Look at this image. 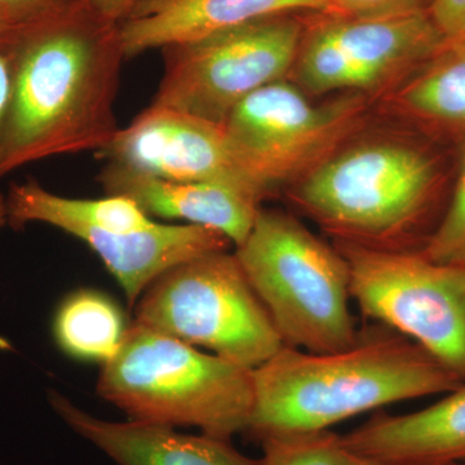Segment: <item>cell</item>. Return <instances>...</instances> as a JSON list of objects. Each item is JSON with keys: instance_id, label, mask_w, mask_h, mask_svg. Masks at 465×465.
Wrapping results in <instances>:
<instances>
[{"instance_id": "obj_1", "label": "cell", "mask_w": 465, "mask_h": 465, "mask_svg": "<svg viewBox=\"0 0 465 465\" xmlns=\"http://www.w3.org/2000/svg\"><path fill=\"white\" fill-rule=\"evenodd\" d=\"M11 97L0 134V177L57 155L100 153L118 134L125 60L118 24L87 5L0 38Z\"/></svg>"}, {"instance_id": "obj_2", "label": "cell", "mask_w": 465, "mask_h": 465, "mask_svg": "<svg viewBox=\"0 0 465 465\" xmlns=\"http://www.w3.org/2000/svg\"><path fill=\"white\" fill-rule=\"evenodd\" d=\"M255 403L244 434L331 430L333 425L403 401L446 394L463 384L406 336L379 326L351 347L311 353L283 347L253 370Z\"/></svg>"}, {"instance_id": "obj_3", "label": "cell", "mask_w": 465, "mask_h": 465, "mask_svg": "<svg viewBox=\"0 0 465 465\" xmlns=\"http://www.w3.org/2000/svg\"><path fill=\"white\" fill-rule=\"evenodd\" d=\"M252 371L134 322L103 363L96 390L130 420L232 440L252 414Z\"/></svg>"}, {"instance_id": "obj_4", "label": "cell", "mask_w": 465, "mask_h": 465, "mask_svg": "<svg viewBox=\"0 0 465 465\" xmlns=\"http://www.w3.org/2000/svg\"><path fill=\"white\" fill-rule=\"evenodd\" d=\"M434 161L399 142L339 149L299 180L291 200L338 243L407 251L436 197Z\"/></svg>"}, {"instance_id": "obj_5", "label": "cell", "mask_w": 465, "mask_h": 465, "mask_svg": "<svg viewBox=\"0 0 465 465\" xmlns=\"http://www.w3.org/2000/svg\"><path fill=\"white\" fill-rule=\"evenodd\" d=\"M234 255L284 347L330 353L357 341L347 259L298 217L260 208Z\"/></svg>"}, {"instance_id": "obj_6", "label": "cell", "mask_w": 465, "mask_h": 465, "mask_svg": "<svg viewBox=\"0 0 465 465\" xmlns=\"http://www.w3.org/2000/svg\"><path fill=\"white\" fill-rule=\"evenodd\" d=\"M134 311V322L244 369H258L284 347L229 250L170 269L150 284Z\"/></svg>"}, {"instance_id": "obj_7", "label": "cell", "mask_w": 465, "mask_h": 465, "mask_svg": "<svg viewBox=\"0 0 465 465\" xmlns=\"http://www.w3.org/2000/svg\"><path fill=\"white\" fill-rule=\"evenodd\" d=\"M304 30L293 14L275 15L162 48L163 76L152 106L224 124L253 92L286 79Z\"/></svg>"}, {"instance_id": "obj_8", "label": "cell", "mask_w": 465, "mask_h": 465, "mask_svg": "<svg viewBox=\"0 0 465 465\" xmlns=\"http://www.w3.org/2000/svg\"><path fill=\"white\" fill-rule=\"evenodd\" d=\"M336 247L363 316L406 336L465 382V266L433 262L420 250Z\"/></svg>"}, {"instance_id": "obj_9", "label": "cell", "mask_w": 465, "mask_h": 465, "mask_svg": "<svg viewBox=\"0 0 465 465\" xmlns=\"http://www.w3.org/2000/svg\"><path fill=\"white\" fill-rule=\"evenodd\" d=\"M362 94L314 105L286 79L260 88L235 106L224 127L251 176L271 194L338 152L362 124Z\"/></svg>"}, {"instance_id": "obj_10", "label": "cell", "mask_w": 465, "mask_h": 465, "mask_svg": "<svg viewBox=\"0 0 465 465\" xmlns=\"http://www.w3.org/2000/svg\"><path fill=\"white\" fill-rule=\"evenodd\" d=\"M305 26L293 72L313 94L382 87L448 50L428 12L378 18L320 14Z\"/></svg>"}, {"instance_id": "obj_11", "label": "cell", "mask_w": 465, "mask_h": 465, "mask_svg": "<svg viewBox=\"0 0 465 465\" xmlns=\"http://www.w3.org/2000/svg\"><path fill=\"white\" fill-rule=\"evenodd\" d=\"M97 154L159 179L232 183L262 200L269 195L242 163L224 124L176 110L150 105Z\"/></svg>"}, {"instance_id": "obj_12", "label": "cell", "mask_w": 465, "mask_h": 465, "mask_svg": "<svg viewBox=\"0 0 465 465\" xmlns=\"http://www.w3.org/2000/svg\"><path fill=\"white\" fill-rule=\"evenodd\" d=\"M100 182L106 194L130 198L150 217L215 229L234 247L246 240L262 208V197L232 183L173 182L113 163Z\"/></svg>"}, {"instance_id": "obj_13", "label": "cell", "mask_w": 465, "mask_h": 465, "mask_svg": "<svg viewBox=\"0 0 465 465\" xmlns=\"http://www.w3.org/2000/svg\"><path fill=\"white\" fill-rule=\"evenodd\" d=\"M50 402L70 430L116 465H262L238 451L232 440L180 433L166 425L104 420L56 391H51Z\"/></svg>"}, {"instance_id": "obj_14", "label": "cell", "mask_w": 465, "mask_h": 465, "mask_svg": "<svg viewBox=\"0 0 465 465\" xmlns=\"http://www.w3.org/2000/svg\"><path fill=\"white\" fill-rule=\"evenodd\" d=\"M302 11L327 14L329 0H142L119 29L125 58H131Z\"/></svg>"}, {"instance_id": "obj_15", "label": "cell", "mask_w": 465, "mask_h": 465, "mask_svg": "<svg viewBox=\"0 0 465 465\" xmlns=\"http://www.w3.org/2000/svg\"><path fill=\"white\" fill-rule=\"evenodd\" d=\"M345 449L399 465L465 460V382L433 405L402 415H375L341 434Z\"/></svg>"}, {"instance_id": "obj_16", "label": "cell", "mask_w": 465, "mask_h": 465, "mask_svg": "<svg viewBox=\"0 0 465 465\" xmlns=\"http://www.w3.org/2000/svg\"><path fill=\"white\" fill-rule=\"evenodd\" d=\"M74 237L96 253L124 290L134 308L150 284L174 266L189 260L228 251L232 246L223 232L192 224L167 225L133 232L79 231Z\"/></svg>"}, {"instance_id": "obj_17", "label": "cell", "mask_w": 465, "mask_h": 465, "mask_svg": "<svg viewBox=\"0 0 465 465\" xmlns=\"http://www.w3.org/2000/svg\"><path fill=\"white\" fill-rule=\"evenodd\" d=\"M7 224L20 231L30 223H43L75 234L79 231L133 232L145 231L154 220L130 198L108 195L101 200L61 197L41 183L27 180L12 183L5 195Z\"/></svg>"}, {"instance_id": "obj_18", "label": "cell", "mask_w": 465, "mask_h": 465, "mask_svg": "<svg viewBox=\"0 0 465 465\" xmlns=\"http://www.w3.org/2000/svg\"><path fill=\"white\" fill-rule=\"evenodd\" d=\"M127 329L114 300L96 290H79L67 296L54 321V335L61 351L101 365L118 353Z\"/></svg>"}, {"instance_id": "obj_19", "label": "cell", "mask_w": 465, "mask_h": 465, "mask_svg": "<svg viewBox=\"0 0 465 465\" xmlns=\"http://www.w3.org/2000/svg\"><path fill=\"white\" fill-rule=\"evenodd\" d=\"M396 106L410 118L446 131H465V52L446 50L403 85Z\"/></svg>"}, {"instance_id": "obj_20", "label": "cell", "mask_w": 465, "mask_h": 465, "mask_svg": "<svg viewBox=\"0 0 465 465\" xmlns=\"http://www.w3.org/2000/svg\"><path fill=\"white\" fill-rule=\"evenodd\" d=\"M262 465H341V434L327 430L273 434L259 440Z\"/></svg>"}, {"instance_id": "obj_21", "label": "cell", "mask_w": 465, "mask_h": 465, "mask_svg": "<svg viewBox=\"0 0 465 465\" xmlns=\"http://www.w3.org/2000/svg\"><path fill=\"white\" fill-rule=\"evenodd\" d=\"M420 251L433 262L465 266V150L449 206Z\"/></svg>"}, {"instance_id": "obj_22", "label": "cell", "mask_w": 465, "mask_h": 465, "mask_svg": "<svg viewBox=\"0 0 465 465\" xmlns=\"http://www.w3.org/2000/svg\"><path fill=\"white\" fill-rule=\"evenodd\" d=\"M84 5L85 0H0V38Z\"/></svg>"}, {"instance_id": "obj_23", "label": "cell", "mask_w": 465, "mask_h": 465, "mask_svg": "<svg viewBox=\"0 0 465 465\" xmlns=\"http://www.w3.org/2000/svg\"><path fill=\"white\" fill-rule=\"evenodd\" d=\"M433 0H329L326 15L353 18L402 16L428 12Z\"/></svg>"}, {"instance_id": "obj_24", "label": "cell", "mask_w": 465, "mask_h": 465, "mask_svg": "<svg viewBox=\"0 0 465 465\" xmlns=\"http://www.w3.org/2000/svg\"><path fill=\"white\" fill-rule=\"evenodd\" d=\"M430 20L448 42L449 48L465 39V0H433Z\"/></svg>"}, {"instance_id": "obj_25", "label": "cell", "mask_w": 465, "mask_h": 465, "mask_svg": "<svg viewBox=\"0 0 465 465\" xmlns=\"http://www.w3.org/2000/svg\"><path fill=\"white\" fill-rule=\"evenodd\" d=\"M140 2L142 0H85V5L100 17L121 25Z\"/></svg>"}, {"instance_id": "obj_26", "label": "cell", "mask_w": 465, "mask_h": 465, "mask_svg": "<svg viewBox=\"0 0 465 465\" xmlns=\"http://www.w3.org/2000/svg\"><path fill=\"white\" fill-rule=\"evenodd\" d=\"M11 97V66L5 48L0 45V134Z\"/></svg>"}, {"instance_id": "obj_27", "label": "cell", "mask_w": 465, "mask_h": 465, "mask_svg": "<svg viewBox=\"0 0 465 465\" xmlns=\"http://www.w3.org/2000/svg\"><path fill=\"white\" fill-rule=\"evenodd\" d=\"M341 465H399L390 463V461L381 460V459H375L371 457H366V455L357 454V452L351 451L342 446V454Z\"/></svg>"}, {"instance_id": "obj_28", "label": "cell", "mask_w": 465, "mask_h": 465, "mask_svg": "<svg viewBox=\"0 0 465 465\" xmlns=\"http://www.w3.org/2000/svg\"><path fill=\"white\" fill-rule=\"evenodd\" d=\"M7 224V204H5V195L0 192V228ZM9 344L5 339L0 338V349H7Z\"/></svg>"}, {"instance_id": "obj_29", "label": "cell", "mask_w": 465, "mask_h": 465, "mask_svg": "<svg viewBox=\"0 0 465 465\" xmlns=\"http://www.w3.org/2000/svg\"><path fill=\"white\" fill-rule=\"evenodd\" d=\"M448 50L465 52V39L463 42L459 43V45H454V47L448 48Z\"/></svg>"}, {"instance_id": "obj_30", "label": "cell", "mask_w": 465, "mask_h": 465, "mask_svg": "<svg viewBox=\"0 0 465 465\" xmlns=\"http://www.w3.org/2000/svg\"><path fill=\"white\" fill-rule=\"evenodd\" d=\"M440 465H465L464 461H454V463H446V464H440Z\"/></svg>"}]
</instances>
